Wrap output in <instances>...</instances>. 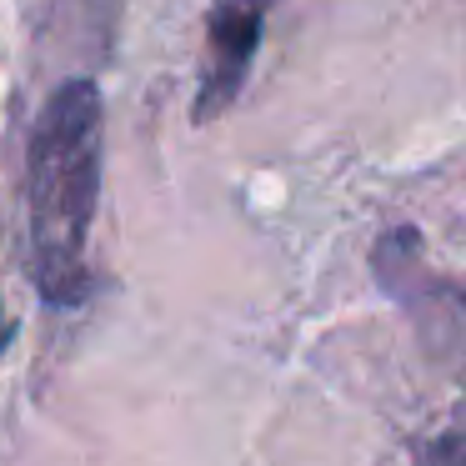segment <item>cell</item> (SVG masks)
<instances>
[{"mask_svg":"<svg viewBox=\"0 0 466 466\" xmlns=\"http://www.w3.org/2000/svg\"><path fill=\"white\" fill-rule=\"evenodd\" d=\"M106 101L91 81H66L41 106L25 151V241L35 291L51 306H81L91 296L86 241L101 201Z\"/></svg>","mask_w":466,"mask_h":466,"instance_id":"1","label":"cell"},{"mask_svg":"<svg viewBox=\"0 0 466 466\" xmlns=\"http://www.w3.org/2000/svg\"><path fill=\"white\" fill-rule=\"evenodd\" d=\"M271 0H211L206 15V56H201V86H196V121L231 111L241 96L251 61L261 51Z\"/></svg>","mask_w":466,"mask_h":466,"instance_id":"2","label":"cell"},{"mask_svg":"<svg viewBox=\"0 0 466 466\" xmlns=\"http://www.w3.org/2000/svg\"><path fill=\"white\" fill-rule=\"evenodd\" d=\"M11 336H15V321H5V311H0V346L11 341Z\"/></svg>","mask_w":466,"mask_h":466,"instance_id":"3","label":"cell"}]
</instances>
